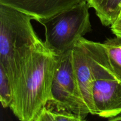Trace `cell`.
I'll use <instances>...</instances> for the list:
<instances>
[{
	"label": "cell",
	"instance_id": "6da1fadb",
	"mask_svg": "<svg viewBox=\"0 0 121 121\" xmlns=\"http://www.w3.org/2000/svg\"><path fill=\"white\" fill-rule=\"evenodd\" d=\"M56 56L43 41L12 87L9 108L21 121H35L50 100Z\"/></svg>",
	"mask_w": 121,
	"mask_h": 121
},
{
	"label": "cell",
	"instance_id": "7a4b0ae2",
	"mask_svg": "<svg viewBox=\"0 0 121 121\" xmlns=\"http://www.w3.org/2000/svg\"><path fill=\"white\" fill-rule=\"evenodd\" d=\"M33 17L0 4V66L14 86L35 48L43 42L34 31Z\"/></svg>",
	"mask_w": 121,
	"mask_h": 121
},
{
	"label": "cell",
	"instance_id": "3957f363",
	"mask_svg": "<svg viewBox=\"0 0 121 121\" xmlns=\"http://www.w3.org/2000/svg\"><path fill=\"white\" fill-rule=\"evenodd\" d=\"M89 8L87 1H84L38 21L44 27L45 46L53 54L61 55L72 51L92 31Z\"/></svg>",
	"mask_w": 121,
	"mask_h": 121
},
{
	"label": "cell",
	"instance_id": "277c9868",
	"mask_svg": "<svg viewBox=\"0 0 121 121\" xmlns=\"http://www.w3.org/2000/svg\"><path fill=\"white\" fill-rule=\"evenodd\" d=\"M72 53L73 69L82 97L90 113L95 115L92 98L95 82L100 78H117L102 43L83 37Z\"/></svg>",
	"mask_w": 121,
	"mask_h": 121
},
{
	"label": "cell",
	"instance_id": "5b68a950",
	"mask_svg": "<svg viewBox=\"0 0 121 121\" xmlns=\"http://www.w3.org/2000/svg\"><path fill=\"white\" fill-rule=\"evenodd\" d=\"M56 56V64L48 105L54 108L53 110L66 111L85 118L90 112L83 100L77 83L72 51Z\"/></svg>",
	"mask_w": 121,
	"mask_h": 121
},
{
	"label": "cell",
	"instance_id": "8992f818",
	"mask_svg": "<svg viewBox=\"0 0 121 121\" xmlns=\"http://www.w3.org/2000/svg\"><path fill=\"white\" fill-rule=\"evenodd\" d=\"M95 115L113 118L121 114V82L115 78H100L92 92Z\"/></svg>",
	"mask_w": 121,
	"mask_h": 121
},
{
	"label": "cell",
	"instance_id": "52a82bcc",
	"mask_svg": "<svg viewBox=\"0 0 121 121\" xmlns=\"http://www.w3.org/2000/svg\"><path fill=\"white\" fill-rule=\"evenodd\" d=\"M87 0H0V4L24 12L39 21Z\"/></svg>",
	"mask_w": 121,
	"mask_h": 121
},
{
	"label": "cell",
	"instance_id": "ba28073f",
	"mask_svg": "<svg viewBox=\"0 0 121 121\" xmlns=\"http://www.w3.org/2000/svg\"><path fill=\"white\" fill-rule=\"evenodd\" d=\"M90 8L105 26H111L119 18L121 11V0H87Z\"/></svg>",
	"mask_w": 121,
	"mask_h": 121
},
{
	"label": "cell",
	"instance_id": "9c48e42d",
	"mask_svg": "<svg viewBox=\"0 0 121 121\" xmlns=\"http://www.w3.org/2000/svg\"><path fill=\"white\" fill-rule=\"evenodd\" d=\"M111 69L121 82V35L108 39L102 43Z\"/></svg>",
	"mask_w": 121,
	"mask_h": 121
},
{
	"label": "cell",
	"instance_id": "30bf717a",
	"mask_svg": "<svg viewBox=\"0 0 121 121\" xmlns=\"http://www.w3.org/2000/svg\"><path fill=\"white\" fill-rule=\"evenodd\" d=\"M13 100V91L9 79L0 66V101L2 107L9 108Z\"/></svg>",
	"mask_w": 121,
	"mask_h": 121
},
{
	"label": "cell",
	"instance_id": "8fae6325",
	"mask_svg": "<svg viewBox=\"0 0 121 121\" xmlns=\"http://www.w3.org/2000/svg\"><path fill=\"white\" fill-rule=\"evenodd\" d=\"M50 110L55 121H87L85 118L74 113L66 111H57L51 109Z\"/></svg>",
	"mask_w": 121,
	"mask_h": 121
},
{
	"label": "cell",
	"instance_id": "7c38bea8",
	"mask_svg": "<svg viewBox=\"0 0 121 121\" xmlns=\"http://www.w3.org/2000/svg\"><path fill=\"white\" fill-rule=\"evenodd\" d=\"M35 121H55L51 112L50 109L47 106L43 109Z\"/></svg>",
	"mask_w": 121,
	"mask_h": 121
},
{
	"label": "cell",
	"instance_id": "4fadbf2b",
	"mask_svg": "<svg viewBox=\"0 0 121 121\" xmlns=\"http://www.w3.org/2000/svg\"><path fill=\"white\" fill-rule=\"evenodd\" d=\"M111 29L115 35H121V18L118 19L111 26Z\"/></svg>",
	"mask_w": 121,
	"mask_h": 121
},
{
	"label": "cell",
	"instance_id": "5bb4252c",
	"mask_svg": "<svg viewBox=\"0 0 121 121\" xmlns=\"http://www.w3.org/2000/svg\"><path fill=\"white\" fill-rule=\"evenodd\" d=\"M108 121H121V114L118 116H117V117L111 118V119L110 120Z\"/></svg>",
	"mask_w": 121,
	"mask_h": 121
},
{
	"label": "cell",
	"instance_id": "9a60e30c",
	"mask_svg": "<svg viewBox=\"0 0 121 121\" xmlns=\"http://www.w3.org/2000/svg\"><path fill=\"white\" fill-rule=\"evenodd\" d=\"M120 18H121V11L120 13V15H119V18H118V19H120Z\"/></svg>",
	"mask_w": 121,
	"mask_h": 121
},
{
	"label": "cell",
	"instance_id": "2e32d148",
	"mask_svg": "<svg viewBox=\"0 0 121 121\" xmlns=\"http://www.w3.org/2000/svg\"></svg>",
	"mask_w": 121,
	"mask_h": 121
}]
</instances>
